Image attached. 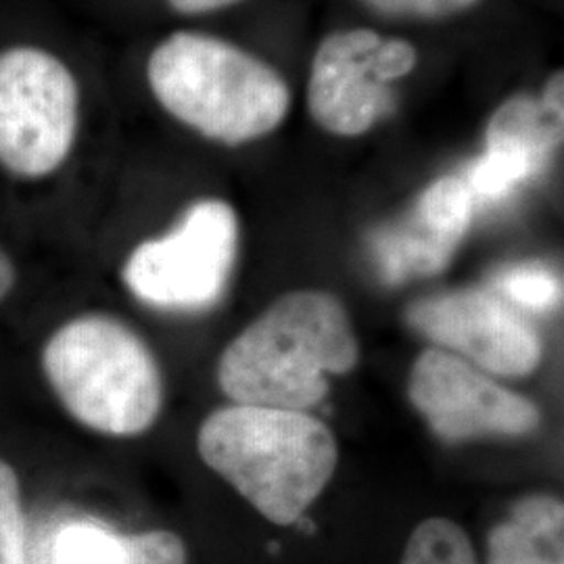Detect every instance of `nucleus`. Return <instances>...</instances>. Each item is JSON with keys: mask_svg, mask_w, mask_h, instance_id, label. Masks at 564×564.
<instances>
[{"mask_svg": "<svg viewBox=\"0 0 564 564\" xmlns=\"http://www.w3.org/2000/svg\"><path fill=\"white\" fill-rule=\"evenodd\" d=\"M410 400L445 442L487 435H524L540 423V412L491 381L477 366L444 349H429L412 366Z\"/></svg>", "mask_w": 564, "mask_h": 564, "instance_id": "obj_7", "label": "nucleus"}, {"mask_svg": "<svg viewBox=\"0 0 564 564\" xmlns=\"http://www.w3.org/2000/svg\"><path fill=\"white\" fill-rule=\"evenodd\" d=\"M366 2L387 15L445 18V15L470 9L479 0H366Z\"/></svg>", "mask_w": 564, "mask_h": 564, "instance_id": "obj_18", "label": "nucleus"}, {"mask_svg": "<svg viewBox=\"0 0 564 564\" xmlns=\"http://www.w3.org/2000/svg\"><path fill=\"white\" fill-rule=\"evenodd\" d=\"M163 109L212 141L241 144L270 134L291 107L276 69L230 42L176 32L147 63Z\"/></svg>", "mask_w": 564, "mask_h": 564, "instance_id": "obj_3", "label": "nucleus"}, {"mask_svg": "<svg viewBox=\"0 0 564 564\" xmlns=\"http://www.w3.org/2000/svg\"><path fill=\"white\" fill-rule=\"evenodd\" d=\"M239 226L228 203H195L162 239L139 245L123 282L141 302L165 310H202L218 302L237 260Z\"/></svg>", "mask_w": 564, "mask_h": 564, "instance_id": "obj_6", "label": "nucleus"}, {"mask_svg": "<svg viewBox=\"0 0 564 564\" xmlns=\"http://www.w3.org/2000/svg\"><path fill=\"white\" fill-rule=\"evenodd\" d=\"M475 197L463 178L433 182L402 223L375 237V258L384 282L433 276L454 258L473 223Z\"/></svg>", "mask_w": 564, "mask_h": 564, "instance_id": "obj_10", "label": "nucleus"}, {"mask_svg": "<svg viewBox=\"0 0 564 564\" xmlns=\"http://www.w3.org/2000/svg\"><path fill=\"white\" fill-rule=\"evenodd\" d=\"M44 377L78 423L113 437L141 435L162 408V377L149 347L109 316H80L42 349Z\"/></svg>", "mask_w": 564, "mask_h": 564, "instance_id": "obj_4", "label": "nucleus"}, {"mask_svg": "<svg viewBox=\"0 0 564 564\" xmlns=\"http://www.w3.org/2000/svg\"><path fill=\"white\" fill-rule=\"evenodd\" d=\"M494 284L508 302L533 310H544L554 305L563 293L561 281L550 270H545L544 265L538 263L506 268L494 279Z\"/></svg>", "mask_w": 564, "mask_h": 564, "instance_id": "obj_16", "label": "nucleus"}, {"mask_svg": "<svg viewBox=\"0 0 564 564\" xmlns=\"http://www.w3.org/2000/svg\"><path fill=\"white\" fill-rule=\"evenodd\" d=\"M564 508L550 496H531L512 508L487 544L489 564H564Z\"/></svg>", "mask_w": 564, "mask_h": 564, "instance_id": "obj_11", "label": "nucleus"}, {"mask_svg": "<svg viewBox=\"0 0 564 564\" xmlns=\"http://www.w3.org/2000/svg\"><path fill=\"white\" fill-rule=\"evenodd\" d=\"M170 7L184 15H199V13H212L224 7H230L241 0H167Z\"/></svg>", "mask_w": 564, "mask_h": 564, "instance_id": "obj_21", "label": "nucleus"}, {"mask_svg": "<svg viewBox=\"0 0 564 564\" xmlns=\"http://www.w3.org/2000/svg\"><path fill=\"white\" fill-rule=\"evenodd\" d=\"M199 454L268 521L302 519L337 468V442L302 410L230 405L205 419Z\"/></svg>", "mask_w": 564, "mask_h": 564, "instance_id": "obj_2", "label": "nucleus"}, {"mask_svg": "<svg viewBox=\"0 0 564 564\" xmlns=\"http://www.w3.org/2000/svg\"><path fill=\"white\" fill-rule=\"evenodd\" d=\"M15 284V265L11 258L0 249V302L11 293Z\"/></svg>", "mask_w": 564, "mask_h": 564, "instance_id": "obj_22", "label": "nucleus"}, {"mask_svg": "<svg viewBox=\"0 0 564 564\" xmlns=\"http://www.w3.org/2000/svg\"><path fill=\"white\" fill-rule=\"evenodd\" d=\"M542 107H544L545 113L552 118V120L561 121L563 123L564 113V80L563 72L554 74L550 82L545 84L544 95H542Z\"/></svg>", "mask_w": 564, "mask_h": 564, "instance_id": "obj_20", "label": "nucleus"}, {"mask_svg": "<svg viewBox=\"0 0 564 564\" xmlns=\"http://www.w3.org/2000/svg\"><path fill=\"white\" fill-rule=\"evenodd\" d=\"M416 48L405 41H383L375 53V72L383 84L400 80L416 67Z\"/></svg>", "mask_w": 564, "mask_h": 564, "instance_id": "obj_19", "label": "nucleus"}, {"mask_svg": "<svg viewBox=\"0 0 564 564\" xmlns=\"http://www.w3.org/2000/svg\"><path fill=\"white\" fill-rule=\"evenodd\" d=\"M80 84L55 53L18 44L0 51V165L20 178L55 174L78 139Z\"/></svg>", "mask_w": 564, "mask_h": 564, "instance_id": "obj_5", "label": "nucleus"}, {"mask_svg": "<svg viewBox=\"0 0 564 564\" xmlns=\"http://www.w3.org/2000/svg\"><path fill=\"white\" fill-rule=\"evenodd\" d=\"M400 564H477L463 529L447 519H429L414 529Z\"/></svg>", "mask_w": 564, "mask_h": 564, "instance_id": "obj_15", "label": "nucleus"}, {"mask_svg": "<svg viewBox=\"0 0 564 564\" xmlns=\"http://www.w3.org/2000/svg\"><path fill=\"white\" fill-rule=\"evenodd\" d=\"M55 564H186V547L172 531L116 535L95 524H74L55 544Z\"/></svg>", "mask_w": 564, "mask_h": 564, "instance_id": "obj_12", "label": "nucleus"}, {"mask_svg": "<svg viewBox=\"0 0 564 564\" xmlns=\"http://www.w3.org/2000/svg\"><path fill=\"white\" fill-rule=\"evenodd\" d=\"M383 39L372 30L335 32L312 61L307 107L326 132L362 137L387 111V84L375 72Z\"/></svg>", "mask_w": 564, "mask_h": 564, "instance_id": "obj_9", "label": "nucleus"}, {"mask_svg": "<svg viewBox=\"0 0 564 564\" xmlns=\"http://www.w3.org/2000/svg\"><path fill=\"white\" fill-rule=\"evenodd\" d=\"M563 139V123L552 120L533 97H512L491 116L485 142H510L547 163L554 147Z\"/></svg>", "mask_w": 564, "mask_h": 564, "instance_id": "obj_13", "label": "nucleus"}, {"mask_svg": "<svg viewBox=\"0 0 564 564\" xmlns=\"http://www.w3.org/2000/svg\"><path fill=\"white\" fill-rule=\"evenodd\" d=\"M408 323L491 375L524 377L542 360L535 328L489 291L426 297L408 310Z\"/></svg>", "mask_w": 564, "mask_h": 564, "instance_id": "obj_8", "label": "nucleus"}, {"mask_svg": "<svg viewBox=\"0 0 564 564\" xmlns=\"http://www.w3.org/2000/svg\"><path fill=\"white\" fill-rule=\"evenodd\" d=\"M544 163L510 142H487L485 153L473 163L466 184L473 197L500 199L514 186L535 176Z\"/></svg>", "mask_w": 564, "mask_h": 564, "instance_id": "obj_14", "label": "nucleus"}, {"mask_svg": "<svg viewBox=\"0 0 564 564\" xmlns=\"http://www.w3.org/2000/svg\"><path fill=\"white\" fill-rule=\"evenodd\" d=\"M0 564H25V519L15 468L0 458Z\"/></svg>", "mask_w": 564, "mask_h": 564, "instance_id": "obj_17", "label": "nucleus"}, {"mask_svg": "<svg viewBox=\"0 0 564 564\" xmlns=\"http://www.w3.org/2000/svg\"><path fill=\"white\" fill-rule=\"evenodd\" d=\"M356 364L358 341L341 302L295 291L226 347L218 381L232 402L303 412L326 398V375H345Z\"/></svg>", "mask_w": 564, "mask_h": 564, "instance_id": "obj_1", "label": "nucleus"}]
</instances>
